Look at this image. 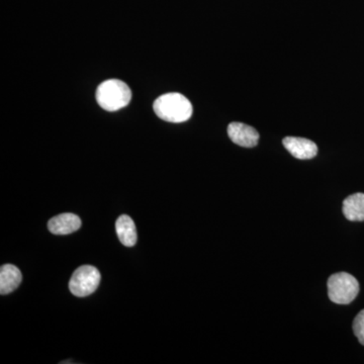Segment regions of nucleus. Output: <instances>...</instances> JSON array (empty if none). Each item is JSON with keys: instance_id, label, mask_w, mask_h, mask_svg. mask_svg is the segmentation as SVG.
<instances>
[{"instance_id": "nucleus-1", "label": "nucleus", "mask_w": 364, "mask_h": 364, "mask_svg": "<svg viewBox=\"0 0 364 364\" xmlns=\"http://www.w3.org/2000/svg\"><path fill=\"white\" fill-rule=\"evenodd\" d=\"M153 109L158 117L169 123H183L193 114L191 102L184 95L176 92L166 93L158 97Z\"/></svg>"}, {"instance_id": "nucleus-2", "label": "nucleus", "mask_w": 364, "mask_h": 364, "mask_svg": "<svg viewBox=\"0 0 364 364\" xmlns=\"http://www.w3.org/2000/svg\"><path fill=\"white\" fill-rule=\"evenodd\" d=\"M97 104L107 112H116L130 104L132 91L124 81L109 79L98 86Z\"/></svg>"}, {"instance_id": "nucleus-3", "label": "nucleus", "mask_w": 364, "mask_h": 364, "mask_svg": "<svg viewBox=\"0 0 364 364\" xmlns=\"http://www.w3.org/2000/svg\"><path fill=\"white\" fill-rule=\"evenodd\" d=\"M358 293V279L349 273H335L328 279V296L333 303L348 305L355 299Z\"/></svg>"}, {"instance_id": "nucleus-4", "label": "nucleus", "mask_w": 364, "mask_h": 364, "mask_svg": "<svg viewBox=\"0 0 364 364\" xmlns=\"http://www.w3.org/2000/svg\"><path fill=\"white\" fill-rule=\"evenodd\" d=\"M100 279L102 277L97 268L91 265H83L74 272L69 282V289L74 296L83 298L97 291Z\"/></svg>"}, {"instance_id": "nucleus-5", "label": "nucleus", "mask_w": 364, "mask_h": 364, "mask_svg": "<svg viewBox=\"0 0 364 364\" xmlns=\"http://www.w3.org/2000/svg\"><path fill=\"white\" fill-rule=\"evenodd\" d=\"M228 135L232 142L241 147H255L259 140V134L248 124L243 123H231L228 127Z\"/></svg>"}, {"instance_id": "nucleus-6", "label": "nucleus", "mask_w": 364, "mask_h": 364, "mask_svg": "<svg viewBox=\"0 0 364 364\" xmlns=\"http://www.w3.org/2000/svg\"><path fill=\"white\" fill-rule=\"evenodd\" d=\"M286 149L296 159H312L318 153V147L313 141L299 136H287L282 141Z\"/></svg>"}, {"instance_id": "nucleus-7", "label": "nucleus", "mask_w": 364, "mask_h": 364, "mask_svg": "<svg viewBox=\"0 0 364 364\" xmlns=\"http://www.w3.org/2000/svg\"><path fill=\"white\" fill-rule=\"evenodd\" d=\"M81 227V220L77 215L65 213L52 218L48 223V229L52 234L67 235L74 233Z\"/></svg>"}, {"instance_id": "nucleus-8", "label": "nucleus", "mask_w": 364, "mask_h": 364, "mask_svg": "<svg viewBox=\"0 0 364 364\" xmlns=\"http://www.w3.org/2000/svg\"><path fill=\"white\" fill-rule=\"evenodd\" d=\"M21 270L13 264H4L0 268V294H9L16 291L20 286Z\"/></svg>"}, {"instance_id": "nucleus-9", "label": "nucleus", "mask_w": 364, "mask_h": 364, "mask_svg": "<svg viewBox=\"0 0 364 364\" xmlns=\"http://www.w3.org/2000/svg\"><path fill=\"white\" fill-rule=\"evenodd\" d=\"M116 231L119 241L126 247H133L136 242L135 223L129 215H122L116 222Z\"/></svg>"}, {"instance_id": "nucleus-10", "label": "nucleus", "mask_w": 364, "mask_h": 364, "mask_svg": "<svg viewBox=\"0 0 364 364\" xmlns=\"http://www.w3.org/2000/svg\"><path fill=\"white\" fill-rule=\"evenodd\" d=\"M343 214L349 221H364V193H354L345 198Z\"/></svg>"}, {"instance_id": "nucleus-11", "label": "nucleus", "mask_w": 364, "mask_h": 364, "mask_svg": "<svg viewBox=\"0 0 364 364\" xmlns=\"http://www.w3.org/2000/svg\"><path fill=\"white\" fill-rule=\"evenodd\" d=\"M353 332L358 337L359 343L364 345V310L354 318Z\"/></svg>"}]
</instances>
